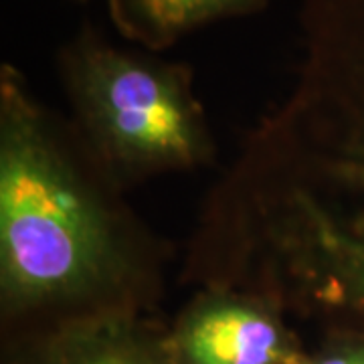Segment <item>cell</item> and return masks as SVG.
<instances>
[{
    "label": "cell",
    "instance_id": "1",
    "mask_svg": "<svg viewBox=\"0 0 364 364\" xmlns=\"http://www.w3.org/2000/svg\"><path fill=\"white\" fill-rule=\"evenodd\" d=\"M286 102L239 160L263 170L241 221L243 277L286 314L364 328V0H299Z\"/></svg>",
    "mask_w": 364,
    "mask_h": 364
},
{
    "label": "cell",
    "instance_id": "2",
    "mask_svg": "<svg viewBox=\"0 0 364 364\" xmlns=\"http://www.w3.org/2000/svg\"><path fill=\"white\" fill-rule=\"evenodd\" d=\"M168 259L73 124L2 63V338L100 314L156 316Z\"/></svg>",
    "mask_w": 364,
    "mask_h": 364
},
{
    "label": "cell",
    "instance_id": "3",
    "mask_svg": "<svg viewBox=\"0 0 364 364\" xmlns=\"http://www.w3.org/2000/svg\"><path fill=\"white\" fill-rule=\"evenodd\" d=\"M71 124L119 188L207 168L217 144L193 69L83 25L57 51Z\"/></svg>",
    "mask_w": 364,
    "mask_h": 364
},
{
    "label": "cell",
    "instance_id": "4",
    "mask_svg": "<svg viewBox=\"0 0 364 364\" xmlns=\"http://www.w3.org/2000/svg\"><path fill=\"white\" fill-rule=\"evenodd\" d=\"M168 338L176 364H301L308 356L275 301L235 287H198Z\"/></svg>",
    "mask_w": 364,
    "mask_h": 364
},
{
    "label": "cell",
    "instance_id": "5",
    "mask_svg": "<svg viewBox=\"0 0 364 364\" xmlns=\"http://www.w3.org/2000/svg\"><path fill=\"white\" fill-rule=\"evenodd\" d=\"M0 364H176L168 324L152 314H100L2 338Z\"/></svg>",
    "mask_w": 364,
    "mask_h": 364
},
{
    "label": "cell",
    "instance_id": "6",
    "mask_svg": "<svg viewBox=\"0 0 364 364\" xmlns=\"http://www.w3.org/2000/svg\"><path fill=\"white\" fill-rule=\"evenodd\" d=\"M269 0H107L109 21L146 51L168 49L182 37L225 18L263 11Z\"/></svg>",
    "mask_w": 364,
    "mask_h": 364
},
{
    "label": "cell",
    "instance_id": "7",
    "mask_svg": "<svg viewBox=\"0 0 364 364\" xmlns=\"http://www.w3.org/2000/svg\"><path fill=\"white\" fill-rule=\"evenodd\" d=\"M301 364H364V328H324L322 338L314 348H308Z\"/></svg>",
    "mask_w": 364,
    "mask_h": 364
},
{
    "label": "cell",
    "instance_id": "8",
    "mask_svg": "<svg viewBox=\"0 0 364 364\" xmlns=\"http://www.w3.org/2000/svg\"><path fill=\"white\" fill-rule=\"evenodd\" d=\"M75 2H87V0H75Z\"/></svg>",
    "mask_w": 364,
    "mask_h": 364
}]
</instances>
